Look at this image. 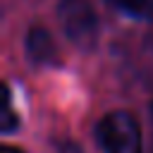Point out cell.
I'll return each mask as SVG.
<instances>
[{"instance_id":"cell-1","label":"cell","mask_w":153,"mask_h":153,"mask_svg":"<svg viewBox=\"0 0 153 153\" xmlns=\"http://www.w3.org/2000/svg\"><path fill=\"white\" fill-rule=\"evenodd\" d=\"M96 141L103 153H141V127L127 110H112L96 122Z\"/></svg>"},{"instance_id":"cell-2","label":"cell","mask_w":153,"mask_h":153,"mask_svg":"<svg viewBox=\"0 0 153 153\" xmlns=\"http://www.w3.org/2000/svg\"><path fill=\"white\" fill-rule=\"evenodd\" d=\"M60 24L65 36L76 45L88 50L98 38V17L86 2H67L60 10Z\"/></svg>"},{"instance_id":"cell-3","label":"cell","mask_w":153,"mask_h":153,"mask_svg":"<svg viewBox=\"0 0 153 153\" xmlns=\"http://www.w3.org/2000/svg\"><path fill=\"white\" fill-rule=\"evenodd\" d=\"M24 48H26V57H29L31 65H36V67H48V65H55V62L60 60V57H57L55 38H53V33H50L45 26H31V29L26 31Z\"/></svg>"},{"instance_id":"cell-4","label":"cell","mask_w":153,"mask_h":153,"mask_svg":"<svg viewBox=\"0 0 153 153\" xmlns=\"http://www.w3.org/2000/svg\"><path fill=\"white\" fill-rule=\"evenodd\" d=\"M115 10L134 17V19H146L153 22V0H108Z\"/></svg>"},{"instance_id":"cell-5","label":"cell","mask_w":153,"mask_h":153,"mask_svg":"<svg viewBox=\"0 0 153 153\" xmlns=\"http://www.w3.org/2000/svg\"><path fill=\"white\" fill-rule=\"evenodd\" d=\"M14 127H17V117H14V110H12L10 88H5V117H2V134L14 131Z\"/></svg>"},{"instance_id":"cell-6","label":"cell","mask_w":153,"mask_h":153,"mask_svg":"<svg viewBox=\"0 0 153 153\" xmlns=\"http://www.w3.org/2000/svg\"><path fill=\"white\" fill-rule=\"evenodd\" d=\"M2 153H22V151H17V148H12V146H5Z\"/></svg>"}]
</instances>
